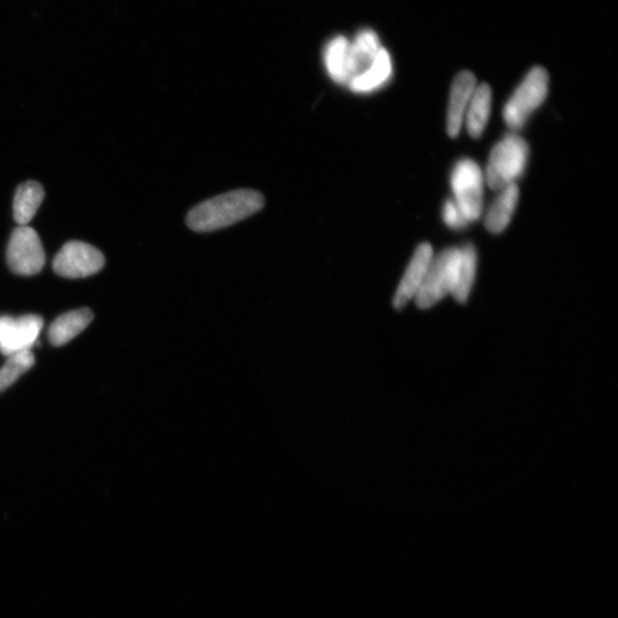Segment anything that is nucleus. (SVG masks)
I'll use <instances>...</instances> for the list:
<instances>
[{"instance_id": "nucleus-12", "label": "nucleus", "mask_w": 618, "mask_h": 618, "mask_svg": "<svg viewBox=\"0 0 618 618\" xmlns=\"http://www.w3.org/2000/svg\"><path fill=\"white\" fill-rule=\"evenodd\" d=\"M393 74V63L390 53L382 47L371 66L348 84L355 93H370L388 82Z\"/></svg>"}, {"instance_id": "nucleus-18", "label": "nucleus", "mask_w": 618, "mask_h": 618, "mask_svg": "<svg viewBox=\"0 0 618 618\" xmlns=\"http://www.w3.org/2000/svg\"><path fill=\"white\" fill-rule=\"evenodd\" d=\"M477 265V250L472 244H467L459 249L456 283L453 293H451L458 303L464 304L469 299L475 275H477Z\"/></svg>"}, {"instance_id": "nucleus-14", "label": "nucleus", "mask_w": 618, "mask_h": 618, "mask_svg": "<svg viewBox=\"0 0 618 618\" xmlns=\"http://www.w3.org/2000/svg\"><path fill=\"white\" fill-rule=\"evenodd\" d=\"M93 313L89 308L63 314L55 320L49 331V340L54 346H62L73 340L90 326Z\"/></svg>"}, {"instance_id": "nucleus-1", "label": "nucleus", "mask_w": 618, "mask_h": 618, "mask_svg": "<svg viewBox=\"0 0 618 618\" xmlns=\"http://www.w3.org/2000/svg\"><path fill=\"white\" fill-rule=\"evenodd\" d=\"M264 205V196L256 190H234L196 205L188 213L187 226L197 233L219 231L255 215Z\"/></svg>"}, {"instance_id": "nucleus-2", "label": "nucleus", "mask_w": 618, "mask_h": 618, "mask_svg": "<svg viewBox=\"0 0 618 618\" xmlns=\"http://www.w3.org/2000/svg\"><path fill=\"white\" fill-rule=\"evenodd\" d=\"M529 148L527 142L518 134H507L491 150L485 181L493 190L515 184L526 170L528 163Z\"/></svg>"}, {"instance_id": "nucleus-5", "label": "nucleus", "mask_w": 618, "mask_h": 618, "mask_svg": "<svg viewBox=\"0 0 618 618\" xmlns=\"http://www.w3.org/2000/svg\"><path fill=\"white\" fill-rule=\"evenodd\" d=\"M459 249L449 248L433 257L421 289L416 296L419 308L426 309L453 293L456 283Z\"/></svg>"}, {"instance_id": "nucleus-8", "label": "nucleus", "mask_w": 618, "mask_h": 618, "mask_svg": "<svg viewBox=\"0 0 618 618\" xmlns=\"http://www.w3.org/2000/svg\"><path fill=\"white\" fill-rule=\"evenodd\" d=\"M43 320L38 315H26L19 319L0 318V353L11 356L30 351L41 334Z\"/></svg>"}, {"instance_id": "nucleus-7", "label": "nucleus", "mask_w": 618, "mask_h": 618, "mask_svg": "<svg viewBox=\"0 0 618 618\" xmlns=\"http://www.w3.org/2000/svg\"><path fill=\"white\" fill-rule=\"evenodd\" d=\"M105 266V257L92 245L73 241L63 245L54 258V272L67 279H84L97 274Z\"/></svg>"}, {"instance_id": "nucleus-11", "label": "nucleus", "mask_w": 618, "mask_h": 618, "mask_svg": "<svg viewBox=\"0 0 618 618\" xmlns=\"http://www.w3.org/2000/svg\"><path fill=\"white\" fill-rule=\"evenodd\" d=\"M498 196L487 212L485 225L488 232L501 234L510 225L519 202V188L512 184L499 190Z\"/></svg>"}, {"instance_id": "nucleus-4", "label": "nucleus", "mask_w": 618, "mask_h": 618, "mask_svg": "<svg viewBox=\"0 0 618 618\" xmlns=\"http://www.w3.org/2000/svg\"><path fill=\"white\" fill-rule=\"evenodd\" d=\"M450 186L454 194L453 200L467 221H477L482 215L485 189V174L480 166L469 158L458 161L451 171Z\"/></svg>"}, {"instance_id": "nucleus-3", "label": "nucleus", "mask_w": 618, "mask_h": 618, "mask_svg": "<svg viewBox=\"0 0 618 618\" xmlns=\"http://www.w3.org/2000/svg\"><path fill=\"white\" fill-rule=\"evenodd\" d=\"M549 83V74L544 68L535 67L529 71L503 110L504 121L510 129L517 131L524 128L530 115L548 97Z\"/></svg>"}, {"instance_id": "nucleus-20", "label": "nucleus", "mask_w": 618, "mask_h": 618, "mask_svg": "<svg viewBox=\"0 0 618 618\" xmlns=\"http://www.w3.org/2000/svg\"><path fill=\"white\" fill-rule=\"evenodd\" d=\"M443 221L451 229H462L469 224V221L464 216V213L454 200H448L443 205L442 212Z\"/></svg>"}, {"instance_id": "nucleus-15", "label": "nucleus", "mask_w": 618, "mask_h": 618, "mask_svg": "<svg viewBox=\"0 0 618 618\" xmlns=\"http://www.w3.org/2000/svg\"><path fill=\"white\" fill-rule=\"evenodd\" d=\"M491 101H493L491 87L488 84L477 86L464 120L467 132L474 139L480 138L486 129L491 112Z\"/></svg>"}, {"instance_id": "nucleus-10", "label": "nucleus", "mask_w": 618, "mask_h": 618, "mask_svg": "<svg viewBox=\"0 0 618 618\" xmlns=\"http://www.w3.org/2000/svg\"><path fill=\"white\" fill-rule=\"evenodd\" d=\"M434 252L429 243L419 245L414 257L404 273L398 291L394 296V307L401 309L408 304L412 298H416L421 289L427 271L432 263Z\"/></svg>"}, {"instance_id": "nucleus-9", "label": "nucleus", "mask_w": 618, "mask_h": 618, "mask_svg": "<svg viewBox=\"0 0 618 618\" xmlns=\"http://www.w3.org/2000/svg\"><path fill=\"white\" fill-rule=\"evenodd\" d=\"M477 86V78L471 71H462L455 77L453 85H451L447 112L449 137L456 138L461 133L466 110L469 108Z\"/></svg>"}, {"instance_id": "nucleus-16", "label": "nucleus", "mask_w": 618, "mask_h": 618, "mask_svg": "<svg viewBox=\"0 0 618 618\" xmlns=\"http://www.w3.org/2000/svg\"><path fill=\"white\" fill-rule=\"evenodd\" d=\"M44 196V188L36 181H27L19 186L14 196L13 213L20 226H27L34 219Z\"/></svg>"}, {"instance_id": "nucleus-13", "label": "nucleus", "mask_w": 618, "mask_h": 618, "mask_svg": "<svg viewBox=\"0 0 618 618\" xmlns=\"http://www.w3.org/2000/svg\"><path fill=\"white\" fill-rule=\"evenodd\" d=\"M380 49L382 45L375 31L362 30L356 36L350 46V83L371 66Z\"/></svg>"}, {"instance_id": "nucleus-19", "label": "nucleus", "mask_w": 618, "mask_h": 618, "mask_svg": "<svg viewBox=\"0 0 618 618\" xmlns=\"http://www.w3.org/2000/svg\"><path fill=\"white\" fill-rule=\"evenodd\" d=\"M35 356L30 351H23L9 356L4 366L0 368V393H3L17 380L33 368Z\"/></svg>"}, {"instance_id": "nucleus-6", "label": "nucleus", "mask_w": 618, "mask_h": 618, "mask_svg": "<svg viewBox=\"0 0 618 618\" xmlns=\"http://www.w3.org/2000/svg\"><path fill=\"white\" fill-rule=\"evenodd\" d=\"M45 259L43 244L35 229L28 226L14 229L7 248V263L14 273L35 275L42 271Z\"/></svg>"}, {"instance_id": "nucleus-17", "label": "nucleus", "mask_w": 618, "mask_h": 618, "mask_svg": "<svg viewBox=\"0 0 618 618\" xmlns=\"http://www.w3.org/2000/svg\"><path fill=\"white\" fill-rule=\"evenodd\" d=\"M350 46L346 37L339 36L332 39L324 52L328 74L340 85L350 83Z\"/></svg>"}]
</instances>
